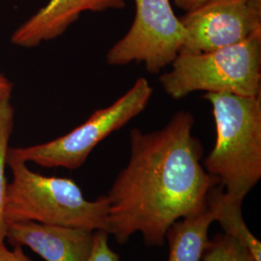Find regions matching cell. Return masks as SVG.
<instances>
[{
    "label": "cell",
    "mask_w": 261,
    "mask_h": 261,
    "mask_svg": "<svg viewBox=\"0 0 261 261\" xmlns=\"http://www.w3.org/2000/svg\"><path fill=\"white\" fill-rule=\"evenodd\" d=\"M243 200L228 195L220 185L213 187L206 197V206L221 225L224 233L237 240L251 252L255 261H261V243L250 230L242 213Z\"/></svg>",
    "instance_id": "cell-11"
},
{
    "label": "cell",
    "mask_w": 261,
    "mask_h": 261,
    "mask_svg": "<svg viewBox=\"0 0 261 261\" xmlns=\"http://www.w3.org/2000/svg\"><path fill=\"white\" fill-rule=\"evenodd\" d=\"M170 1L171 2L173 1V3L177 6L178 8L185 11L187 13L202 6L210 0H170Z\"/></svg>",
    "instance_id": "cell-16"
},
{
    "label": "cell",
    "mask_w": 261,
    "mask_h": 261,
    "mask_svg": "<svg viewBox=\"0 0 261 261\" xmlns=\"http://www.w3.org/2000/svg\"><path fill=\"white\" fill-rule=\"evenodd\" d=\"M136 15L130 29L106 56L108 64L143 63L150 74H159L176 58L187 33L170 0H134Z\"/></svg>",
    "instance_id": "cell-6"
},
{
    "label": "cell",
    "mask_w": 261,
    "mask_h": 261,
    "mask_svg": "<svg viewBox=\"0 0 261 261\" xmlns=\"http://www.w3.org/2000/svg\"><path fill=\"white\" fill-rule=\"evenodd\" d=\"M0 261H32L22 251V247L14 246L9 250L5 245L0 246Z\"/></svg>",
    "instance_id": "cell-15"
},
{
    "label": "cell",
    "mask_w": 261,
    "mask_h": 261,
    "mask_svg": "<svg viewBox=\"0 0 261 261\" xmlns=\"http://www.w3.org/2000/svg\"><path fill=\"white\" fill-rule=\"evenodd\" d=\"M12 87L13 86L9 81L2 74H0V102L4 100H9Z\"/></svg>",
    "instance_id": "cell-17"
},
{
    "label": "cell",
    "mask_w": 261,
    "mask_h": 261,
    "mask_svg": "<svg viewBox=\"0 0 261 261\" xmlns=\"http://www.w3.org/2000/svg\"><path fill=\"white\" fill-rule=\"evenodd\" d=\"M214 218L208 207L171 224L166 233L168 261H201L210 239L208 231Z\"/></svg>",
    "instance_id": "cell-10"
},
{
    "label": "cell",
    "mask_w": 261,
    "mask_h": 261,
    "mask_svg": "<svg viewBox=\"0 0 261 261\" xmlns=\"http://www.w3.org/2000/svg\"><path fill=\"white\" fill-rule=\"evenodd\" d=\"M170 65L169 72L160 75V83L174 100L196 91L260 96L261 31L212 51H179Z\"/></svg>",
    "instance_id": "cell-4"
},
{
    "label": "cell",
    "mask_w": 261,
    "mask_h": 261,
    "mask_svg": "<svg viewBox=\"0 0 261 261\" xmlns=\"http://www.w3.org/2000/svg\"><path fill=\"white\" fill-rule=\"evenodd\" d=\"M194 125L193 114L180 111L159 130H130L129 162L107 195L109 234L116 242L140 233L147 247H161L171 224L205 207L219 180L201 164Z\"/></svg>",
    "instance_id": "cell-1"
},
{
    "label": "cell",
    "mask_w": 261,
    "mask_h": 261,
    "mask_svg": "<svg viewBox=\"0 0 261 261\" xmlns=\"http://www.w3.org/2000/svg\"><path fill=\"white\" fill-rule=\"evenodd\" d=\"M201 261H255L242 244L224 233L216 234Z\"/></svg>",
    "instance_id": "cell-13"
},
{
    "label": "cell",
    "mask_w": 261,
    "mask_h": 261,
    "mask_svg": "<svg viewBox=\"0 0 261 261\" xmlns=\"http://www.w3.org/2000/svg\"><path fill=\"white\" fill-rule=\"evenodd\" d=\"M14 125V110L9 100L0 102V246L5 245L6 222L4 216L7 181L5 168L7 165L9 140Z\"/></svg>",
    "instance_id": "cell-12"
},
{
    "label": "cell",
    "mask_w": 261,
    "mask_h": 261,
    "mask_svg": "<svg viewBox=\"0 0 261 261\" xmlns=\"http://www.w3.org/2000/svg\"><path fill=\"white\" fill-rule=\"evenodd\" d=\"M7 165L12 181L5 197L6 224L35 222L109 233L107 196L88 200L72 179L41 175L30 170L23 161L9 155Z\"/></svg>",
    "instance_id": "cell-3"
},
{
    "label": "cell",
    "mask_w": 261,
    "mask_h": 261,
    "mask_svg": "<svg viewBox=\"0 0 261 261\" xmlns=\"http://www.w3.org/2000/svg\"><path fill=\"white\" fill-rule=\"evenodd\" d=\"M92 230L35 222L6 224V240L28 247L46 261H88L93 248Z\"/></svg>",
    "instance_id": "cell-8"
},
{
    "label": "cell",
    "mask_w": 261,
    "mask_h": 261,
    "mask_svg": "<svg viewBox=\"0 0 261 261\" xmlns=\"http://www.w3.org/2000/svg\"><path fill=\"white\" fill-rule=\"evenodd\" d=\"M152 94L149 82L140 77L114 103L94 112L86 121L70 133L46 143L10 148L8 155L44 168L77 169L101 141L145 110Z\"/></svg>",
    "instance_id": "cell-5"
},
{
    "label": "cell",
    "mask_w": 261,
    "mask_h": 261,
    "mask_svg": "<svg viewBox=\"0 0 261 261\" xmlns=\"http://www.w3.org/2000/svg\"><path fill=\"white\" fill-rule=\"evenodd\" d=\"M109 235L103 230L94 232L93 248L88 261H119V255L109 245Z\"/></svg>",
    "instance_id": "cell-14"
},
{
    "label": "cell",
    "mask_w": 261,
    "mask_h": 261,
    "mask_svg": "<svg viewBox=\"0 0 261 261\" xmlns=\"http://www.w3.org/2000/svg\"><path fill=\"white\" fill-rule=\"evenodd\" d=\"M216 126L214 147L204 159L206 171L243 200L261 178V95L205 93Z\"/></svg>",
    "instance_id": "cell-2"
},
{
    "label": "cell",
    "mask_w": 261,
    "mask_h": 261,
    "mask_svg": "<svg viewBox=\"0 0 261 261\" xmlns=\"http://www.w3.org/2000/svg\"><path fill=\"white\" fill-rule=\"evenodd\" d=\"M124 7V0H48L13 33L11 41L19 47H36L62 35L84 12L100 13Z\"/></svg>",
    "instance_id": "cell-9"
},
{
    "label": "cell",
    "mask_w": 261,
    "mask_h": 261,
    "mask_svg": "<svg viewBox=\"0 0 261 261\" xmlns=\"http://www.w3.org/2000/svg\"><path fill=\"white\" fill-rule=\"evenodd\" d=\"M187 38L180 51L207 53L261 31V7L251 0H210L180 18Z\"/></svg>",
    "instance_id": "cell-7"
}]
</instances>
